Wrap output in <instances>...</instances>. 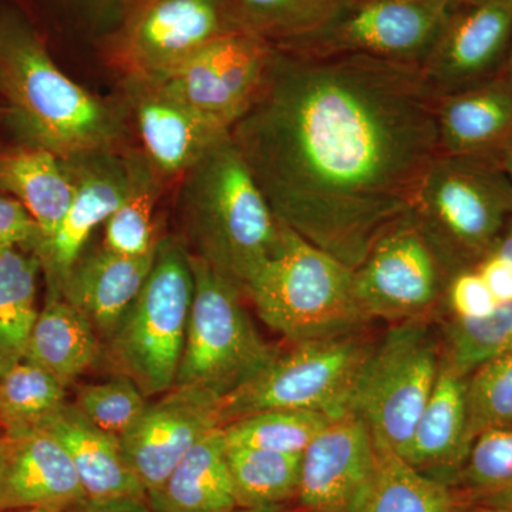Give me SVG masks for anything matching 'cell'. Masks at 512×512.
I'll return each instance as SVG.
<instances>
[{
  "mask_svg": "<svg viewBox=\"0 0 512 512\" xmlns=\"http://www.w3.org/2000/svg\"><path fill=\"white\" fill-rule=\"evenodd\" d=\"M436 106L416 64L275 47L231 140L278 221L355 269L412 211L439 156Z\"/></svg>",
  "mask_w": 512,
  "mask_h": 512,
  "instance_id": "obj_1",
  "label": "cell"
},
{
  "mask_svg": "<svg viewBox=\"0 0 512 512\" xmlns=\"http://www.w3.org/2000/svg\"><path fill=\"white\" fill-rule=\"evenodd\" d=\"M0 73V94L26 146L67 161L113 150L124 136L119 109L74 83L36 33L9 15H0Z\"/></svg>",
  "mask_w": 512,
  "mask_h": 512,
  "instance_id": "obj_2",
  "label": "cell"
},
{
  "mask_svg": "<svg viewBox=\"0 0 512 512\" xmlns=\"http://www.w3.org/2000/svg\"><path fill=\"white\" fill-rule=\"evenodd\" d=\"M181 210L192 255L244 293L281 244V222L231 136L184 175Z\"/></svg>",
  "mask_w": 512,
  "mask_h": 512,
  "instance_id": "obj_3",
  "label": "cell"
},
{
  "mask_svg": "<svg viewBox=\"0 0 512 512\" xmlns=\"http://www.w3.org/2000/svg\"><path fill=\"white\" fill-rule=\"evenodd\" d=\"M281 225L278 251L245 289L262 322L292 343L365 330L353 269Z\"/></svg>",
  "mask_w": 512,
  "mask_h": 512,
  "instance_id": "obj_4",
  "label": "cell"
},
{
  "mask_svg": "<svg viewBox=\"0 0 512 512\" xmlns=\"http://www.w3.org/2000/svg\"><path fill=\"white\" fill-rule=\"evenodd\" d=\"M410 215L451 278L477 264L511 220V178L498 163L437 156Z\"/></svg>",
  "mask_w": 512,
  "mask_h": 512,
  "instance_id": "obj_5",
  "label": "cell"
},
{
  "mask_svg": "<svg viewBox=\"0 0 512 512\" xmlns=\"http://www.w3.org/2000/svg\"><path fill=\"white\" fill-rule=\"evenodd\" d=\"M192 296L190 252L177 239H160L146 284L106 340L111 370L133 380L147 399L174 387Z\"/></svg>",
  "mask_w": 512,
  "mask_h": 512,
  "instance_id": "obj_6",
  "label": "cell"
},
{
  "mask_svg": "<svg viewBox=\"0 0 512 512\" xmlns=\"http://www.w3.org/2000/svg\"><path fill=\"white\" fill-rule=\"evenodd\" d=\"M440 333L426 318L404 320L373 343L360 366L346 413L372 431L376 444L403 456L436 384Z\"/></svg>",
  "mask_w": 512,
  "mask_h": 512,
  "instance_id": "obj_7",
  "label": "cell"
},
{
  "mask_svg": "<svg viewBox=\"0 0 512 512\" xmlns=\"http://www.w3.org/2000/svg\"><path fill=\"white\" fill-rule=\"evenodd\" d=\"M190 259L194 296L174 386L197 387L224 399L279 350L256 329L242 303L244 292L191 252Z\"/></svg>",
  "mask_w": 512,
  "mask_h": 512,
  "instance_id": "obj_8",
  "label": "cell"
},
{
  "mask_svg": "<svg viewBox=\"0 0 512 512\" xmlns=\"http://www.w3.org/2000/svg\"><path fill=\"white\" fill-rule=\"evenodd\" d=\"M373 343L362 332L292 343L258 375L221 400V426L268 410L346 413L357 373Z\"/></svg>",
  "mask_w": 512,
  "mask_h": 512,
  "instance_id": "obj_9",
  "label": "cell"
},
{
  "mask_svg": "<svg viewBox=\"0 0 512 512\" xmlns=\"http://www.w3.org/2000/svg\"><path fill=\"white\" fill-rule=\"evenodd\" d=\"M242 30L248 29L232 0H137L113 55L127 79H151Z\"/></svg>",
  "mask_w": 512,
  "mask_h": 512,
  "instance_id": "obj_10",
  "label": "cell"
},
{
  "mask_svg": "<svg viewBox=\"0 0 512 512\" xmlns=\"http://www.w3.org/2000/svg\"><path fill=\"white\" fill-rule=\"evenodd\" d=\"M453 2L350 0L325 28L284 49L303 55H360L420 66Z\"/></svg>",
  "mask_w": 512,
  "mask_h": 512,
  "instance_id": "obj_11",
  "label": "cell"
},
{
  "mask_svg": "<svg viewBox=\"0 0 512 512\" xmlns=\"http://www.w3.org/2000/svg\"><path fill=\"white\" fill-rule=\"evenodd\" d=\"M353 278L367 318L399 323L436 311L450 274L409 214L377 239Z\"/></svg>",
  "mask_w": 512,
  "mask_h": 512,
  "instance_id": "obj_12",
  "label": "cell"
},
{
  "mask_svg": "<svg viewBox=\"0 0 512 512\" xmlns=\"http://www.w3.org/2000/svg\"><path fill=\"white\" fill-rule=\"evenodd\" d=\"M275 46L242 30L215 40L160 76L138 79L231 128L254 103Z\"/></svg>",
  "mask_w": 512,
  "mask_h": 512,
  "instance_id": "obj_13",
  "label": "cell"
},
{
  "mask_svg": "<svg viewBox=\"0 0 512 512\" xmlns=\"http://www.w3.org/2000/svg\"><path fill=\"white\" fill-rule=\"evenodd\" d=\"M512 43V0H454L420 64L437 97L500 76Z\"/></svg>",
  "mask_w": 512,
  "mask_h": 512,
  "instance_id": "obj_14",
  "label": "cell"
},
{
  "mask_svg": "<svg viewBox=\"0 0 512 512\" xmlns=\"http://www.w3.org/2000/svg\"><path fill=\"white\" fill-rule=\"evenodd\" d=\"M220 397L197 387L174 386L148 403L120 439L128 464L146 488L148 503L204 434L221 426Z\"/></svg>",
  "mask_w": 512,
  "mask_h": 512,
  "instance_id": "obj_15",
  "label": "cell"
},
{
  "mask_svg": "<svg viewBox=\"0 0 512 512\" xmlns=\"http://www.w3.org/2000/svg\"><path fill=\"white\" fill-rule=\"evenodd\" d=\"M64 164L73 181L72 202L55 234L35 251L45 271L49 295L59 296L94 229L106 224L119 207L127 183L126 157L117 156L113 150Z\"/></svg>",
  "mask_w": 512,
  "mask_h": 512,
  "instance_id": "obj_16",
  "label": "cell"
},
{
  "mask_svg": "<svg viewBox=\"0 0 512 512\" xmlns=\"http://www.w3.org/2000/svg\"><path fill=\"white\" fill-rule=\"evenodd\" d=\"M375 437L352 413L335 417L302 453L296 504L302 511L348 510L372 476Z\"/></svg>",
  "mask_w": 512,
  "mask_h": 512,
  "instance_id": "obj_17",
  "label": "cell"
},
{
  "mask_svg": "<svg viewBox=\"0 0 512 512\" xmlns=\"http://www.w3.org/2000/svg\"><path fill=\"white\" fill-rule=\"evenodd\" d=\"M126 87L143 153L165 177H184L231 136V128L174 100L153 84L127 79Z\"/></svg>",
  "mask_w": 512,
  "mask_h": 512,
  "instance_id": "obj_18",
  "label": "cell"
},
{
  "mask_svg": "<svg viewBox=\"0 0 512 512\" xmlns=\"http://www.w3.org/2000/svg\"><path fill=\"white\" fill-rule=\"evenodd\" d=\"M439 156L503 165L512 153V87L503 76L437 97Z\"/></svg>",
  "mask_w": 512,
  "mask_h": 512,
  "instance_id": "obj_19",
  "label": "cell"
},
{
  "mask_svg": "<svg viewBox=\"0 0 512 512\" xmlns=\"http://www.w3.org/2000/svg\"><path fill=\"white\" fill-rule=\"evenodd\" d=\"M467 377L441 356L439 375L403 457L434 480L456 487L473 447L468 431Z\"/></svg>",
  "mask_w": 512,
  "mask_h": 512,
  "instance_id": "obj_20",
  "label": "cell"
},
{
  "mask_svg": "<svg viewBox=\"0 0 512 512\" xmlns=\"http://www.w3.org/2000/svg\"><path fill=\"white\" fill-rule=\"evenodd\" d=\"M8 440L3 511L66 512L89 501L72 457L53 434L35 430Z\"/></svg>",
  "mask_w": 512,
  "mask_h": 512,
  "instance_id": "obj_21",
  "label": "cell"
},
{
  "mask_svg": "<svg viewBox=\"0 0 512 512\" xmlns=\"http://www.w3.org/2000/svg\"><path fill=\"white\" fill-rule=\"evenodd\" d=\"M39 430L49 431L66 448L90 503L150 504L120 440L96 429L73 403H67Z\"/></svg>",
  "mask_w": 512,
  "mask_h": 512,
  "instance_id": "obj_22",
  "label": "cell"
},
{
  "mask_svg": "<svg viewBox=\"0 0 512 512\" xmlns=\"http://www.w3.org/2000/svg\"><path fill=\"white\" fill-rule=\"evenodd\" d=\"M156 251L146 256H123L101 248L82 256L64 282L60 296L82 312L97 335L107 340L146 284Z\"/></svg>",
  "mask_w": 512,
  "mask_h": 512,
  "instance_id": "obj_23",
  "label": "cell"
},
{
  "mask_svg": "<svg viewBox=\"0 0 512 512\" xmlns=\"http://www.w3.org/2000/svg\"><path fill=\"white\" fill-rule=\"evenodd\" d=\"M153 512H231L237 507L222 427L201 437L150 498Z\"/></svg>",
  "mask_w": 512,
  "mask_h": 512,
  "instance_id": "obj_24",
  "label": "cell"
},
{
  "mask_svg": "<svg viewBox=\"0 0 512 512\" xmlns=\"http://www.w3.org/2000/svg\"><path fill=\"white\" fill-rule=\"evenodd\" d=\"M0 191L12 195L29 212L42 244L55 234L69 210L73 181L66 164L55 154L23 147L0 154Z\"/></svg>",
  "mask_w": 512,
  "mask_h": 512,
  "instance_id": "obj_25",
  "label": "cell"
},
{
  "mask_svg": "<svg viewBox=\"0 0 512 512\" xmlns=\"http://www.w3.org/2000/svg\"><path fill=\"white\" fill-rule=\"evenodd\" d=\"M376 446L375 470L348 512H463L471 505L453 485L420 473L399 454Z\"/></svg>",
  "mask_w": 512,
  "mask_h": 512,
  "instance_id": "obj_26",
  "label": "cell"
},
{
  "mask_svg": "<svg viewBox=\"0 0 512 512\" xmlns=\"http://www.w3.org/2000/svg\"><path fill=\"white\" fill-rule=\"evenodd\" d=\"M97 355L99 335L90 320L63 296L47 295L30 335L25 362L42 367L67 389Z\"/></svg>",
  "mask_w": 512,
  "mask_h": 512,
  "instance_id": "obj_27",
  "label": "cell"
},
{
  "mask_svg": "<svg viewBox=\"0 0 512 512\" xmlns=\"http://www.w3.org/2000/svg\"><path fill=\"white\" fill-rule=\"evenodd\" d=\"M126 157L127 183L117 210L104 224L103 249L123 256L153 254L157 238L154 211L161 194V175L143 151Z\"/></svg>",
  "mask_w": 512,
  "mask_h": 512,
  "instance_id": "obj_28",
  "label": "cell"
},
{
  "mask_svg": "<svg viewBox=\"0 0 512 512\" xmlns=\"http://www.w3.org/2000/svg\"><path fill=\"white\" fill-rule=\"evenodd\" d=\"M40 259L20 248L0 251V376L25 360L37 316Z\"/></svg>",
  "mask_w": 512,
  "mask_h": 512,
  "instance_id": "obj_29",
  "label": "cell"
},
{
  "mask_svg": "<svg viewBox=\"0 0 512 512\" xmlns=\"http://www.w3.org/2000/svg\"><path fill=\"white\" fill-rule=\"evenodd\" d=\"M238 508H285L298 498L302 454L227 446Z\"/></svg>",
  "mask_w": 512,
  "mask_h": 512,
  "instance_id": "obj_30",
  "label": "cell"
},
{
  "mask_svg": "<svg viewBox=\"0 0 512 512\" xmlns=\"http://www.w3.org/2000/svg\"><path fill=\"white\" fill-rule=\"evenodd\" d=\"M66 404V387L42 367L23 360L0 376V431L5 436L39 430Z\"/></svg>",
  "mask_w": 512,
  "mask_h": 512,
  "instance_id": "obj_31",
  "label": "cell"
},
{
  "mask_svg": "<svg viewBox=\"0 0 512 512\" xmlns=\"http://www.w3.org/2000/svg\"><path fill=\"white\" fill-rule=\"evenodd\" d=\"M350 0H232L245 28L275 47H289L325 28Z\"/></svg>",
  "mask_w": 512,
  "mask_h": 512,
  "instance_id": "obj_32",
  "label": "cell"
},
{
  "mask_svg": "<svg viewBox=\"0 0 512 512\" xmlns=\"http://www.w3.org/2000/svg\"><path fill=\"white\" fill-rule=\"evenodd\" d=\"M335 416L306 410H268L222 426L229 447L302 454Z\"/></svg>",
  "mask_w": 512,
  "mask_h": 512,
  "instance_id": "obj_33",
  "label": "cell"
},
{
  "mask_svg": "<svg viewBox=\"0 0 512 512\" xmlns=\"http://www.w3.org/2000/svg\"><path fill=\"white\" fill-rule=\"evenodd\" d=\"M441 356L457 373L470 376L484 363L512 353V303L485 318H451L440 332Z\"/></svg>",
  "mask_w": 512,
  "mask_h": 512,
  "instance_id": "obj_34",
  "label": "cell"
},
{
  "mask_svg": "<svg viewBox=\"0 0 512 512\" xmlns=\"http://www.w3.org/2000/svg\"><path fill=\"white\" fill-rule=\"evenodd\" d=\"M456 488L470 504L512 505V429L488 430L474 440Z\"/></svg>",
  "mask_w": 512,
  "mask_h": 512,
  "instance_id": "obj_35",
  "label": "cell"
},
{
  "mask_svg": "<svg viewBox=\"0 0 512 512\" xmlns=\"http://www.w3.org/2000/svg\"><path fill=\"white\" fill-rule=\"evenodd\" d=\"M466 400L473 441L488 430L512 429V353L467 376Z\"/></svg>",
  "mask_w": 512,
  "mask_h": 512,
  "instance_id": "obj_36",
  "label": "cell"
},
{
  "mask_svg": "<svg viewBox=\"0 0 512 512\" xmlns=\"http://www.w3.org/2000/svg\"><path fill=\"white\" fill-rule=\"evenodd\" d=\"M148 399L126 376L87 384L77 392L74 406L96 429L121 439L140 419Z\"/></svg>",
  "mask_w": 512,
  "mask_h": 512,
  "instance_id": "obj_37",
  "label": "cell"
},
{
  "mask_svg": "<svg viewBox=\"0 0 512 512\" xmlns=\"http://www.w3.org/2000/svg\"><path fill=\"white\" fill-rule=\"evenodd\" d=\"M443 303L451 318L460 320L485 318L500 306L473 266L451 276Z\"/></svg>",
  "mask_w": 512,
  "mask_h": 512,
  "instance_id": "obj_38",
  "label": "cell"
},
{
  "mask_svg": "<svg viewBox=\"0 0 512 512\" xmlns=\"http://www.w3.org/2000/svg\"><path fill=\"white\" fill-rule=\"evenodd\" d=\"M42 235L22 204L13 198L0 197V251L32 248L36 251Z\"/></svg>",
  "mask_w": 512,
  "mask_h": 512,
  "instance_id": "obj_39",
  "label": "cell"
},
{
  "mask_svg": "<svg viewBox=\"0 0 512 512\" xmlns=\"http://www.w3.org/2000/svg\"><path fill=\"white\" fill-rule=\"evenodd\" d=\"M473 268L483 278L498 305L512 303V261L510 259L490 249L477 264L473 265Z\"/></svg>",
  "mask_w": 512,
  "mask_h": 512,
  "instance_id": "obj_40",
  "label": "cell"
},
{
  "mask_svg": "<svg viewBox=\"0 0 512 512\" xmlns=\"http://www.w3.org/2000/svg\"><path fill=\"white\" fill-rule=\"evenodd\" d=\"M66 512H153V510L150 504L146 503L96 504L87 501Z\"/></svg>",
  "mask_w": 512,
  "mask_h": 512,
  "instance_id": "obj_41",
  "label": "cell"
},
{
  "mask_svg": "<svg viewBox=\"0 0 512 512\" xmlns=\"http://www.w3.org/2000/svg\"><path fill=\"white\" fill-rule=\"evenodd\" d=\"M491 249H494L498 254L504 255L505 258L512 261V218L508 221V224L505 225L504 231L501 232L500 237H498Z\"/></svg>",
  "mask_w": 512,
  "mask_h": 512,
  "instance_id": "obj_42",
  "label": "cell"
},
{
  "mask_svg": "<svg viewBox=\"0 0 512 512\" xmlns=\"http://www.w3.org/2000/svg\"><path fill=\"white\" fill-rule=\"evenodd\" d=\"M9 440L0 431V511H3V498H5V471L6 457H8Z\"/></svg>",
  "mask_w": 512,
  "mask_h": 512,
  "instance_id": "obj_43",
  "label": "cell"
},
{
  "mask_svg": "<svg viewBox=\"0 0 512 512\" xmlns=\"http://www.w3.org/2000/svg\"><path fill=\"white\" fill-rule=\"evenodd\" d=\"M463 512H512V505L471 504Z\"/></svg>",
  "mask_w": 512,
  "mask_h": 512,
  "instance_id": "obj_44",
  "label": "cell"
},
{
  "mask_svg": "<svg viewBox=\"0 0 512 512\" xmlns=\"http://www.w3.org/2000/svg\"><path fill=\"white\" fill-rule=\"evenodd\" d=\"M501 76H503L505 82L510 84V86L512 87V43L510 47V52H508L507 60H505L503 72H501Z\"/></svg>",
  "mask_w": 512,
  "mask_h": 512,
  "instance_id": "obj_45",
  "label": "cell"
},
{
  "mask_svg": "<svg viewBox=\"0 0 512 512\" xmlns=\"http://www.w3.org/2000/svg\"><path fill=\"white\" fill-rule=\"evenodd\" d=\"M231 512H285V508H235Z\"/></svg>",
  "mask_w": 512,
  "mask_h": 512,
  "instance_id": "obj_46",
  "label": "cell"
},
{
  "mask_svg": "<svg viewBox=\"0 0 512 512\" xmlns=\"http://www.w3.org/2000/svg\"><path fill=\"white\" fill-rule=\"evenodd\" d=\"M87 2L92 3V5L100 6V8H111V6L114 8L121 0H87Z\"/></svg>",
  "mask_w": 512,
  "mask_h": 512,
  "instance_id": "obj_47",
  "label": "cell"
},
{
  "mask_svg": "<svg viewBox=\"0 0 512 512\" xmlns=\"http://www.w3.org/2000/svg\"><path fill=\"white\" fill-rule=\"evenodd\" d=\"M503 168L505 173L508 174V177H510L512 181V153L510 156L505 157V160L503 161Z\"/></svg>",
  "mask_w": 512,
  "mask_h": 512,
  "instance_id": "obj_48",
  "label": "cell"
},
{
  "mask_svg": "<svg viewBox=\"0 0 512 512\" xmlns=\"http://www.w3.org/2000/svg\"><path fill=\"white\" fill-rule=\"evenodd\" d=\"M0 512H50L47 510H42V508H18V510H6Z\"/></svg>",
  "mask_w": 512,
  "mask_h": 512,
  "instance_id": "obj_49",
  "label": "cell"
},
{
  "mask_svg": "<svg viewBox=\"0 0 512 512\" xmlns=\"http://www.w3.org/2000/svg\"><path fill=\"white\" fill-rule=\"evenodd\" d=\"M302 512H348V510H308Z\"/></svg>",
  "mask_w": 512,
  "mask_h": 512,
  "instance_id": "obj_50",
  "label": "cell"
},
{
  "mask_svg": "<svg viewBox=\"0 0 512 512\" xmlns=\"http://www.w3.org/2000/svg\"><path fill=\"white\" fill-rule=\"evenodd\" d=\"M0 92H2V73H0Z\"/></svg>",
  "mask_w": 512,
  "mask_h": 512,
  "instance_id": "obj_51",
  "label": "cell"
}]
</instances>
